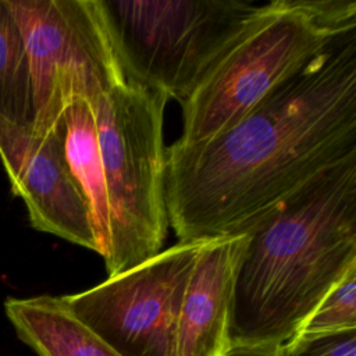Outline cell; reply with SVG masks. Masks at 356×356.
<instances>
[{
    "instance_id": "6da1fadb",
    "label": "cell",
    "mask_w": 356,
    "mask_h": 356,
    "mask_svg": "<svg viewBox=\"0 0 356 356\" xmlns=\"http://www.w3.org/2000/svg\"><path fill=\"white\" fill-rule=\"evenodd\" d=\"M356 157V29L334 39L232 127L165 147L168 225L179 241L249 231L318 174Z\"/></svg>"
},
{
    "instance_id": "7a4b0ae2",
    "label": "cell",
    "mask_w": 356,
    "mask_h": 356,
    "mask_svg": "<svg viewBox=\"0 0 356 356\" xmlns=\"http://www.w3.org/2000/svg\"><path fill=\"white\" fill-rule=\"evenodd\" d=\"M245 234L227 350L280 348L356 267V157L314 177Z\"/></svg>"
},
{
    "instance_id": "3957f363",
    "label": "cell",
    "mask_w": 356,
    "mask_h": 356,
    "mask_svg": "<svg viewBox=\"0 0 356 356\" xmlns=\"http://www.w3.org/2000/svg\"><path fill=\"white\" fill-rule=\"evenodd\" d=\"M167 102L127 78L93 100L72 102L54 128L108 277L146 261L164 245Z\"/></svg>"
},
{
    "instance_id": "277c9868",
    "label": "cell",
    "mask_w": 356,
    "mask_h": 356,
    "mask_svg": "<svg viewBox=\"0 0 356 356\" xmlns=\"http://www.w3.org/2000/svg\"><path fill=\"white\" fill-rule=\"evenodd\" d=\"M356 29L355 0H271L181 103L179 145L232 127L339 35Z\"/></svg>"
},
{
    "instance_id": "5b68a950",
    "label": "cell",
    "mask_w": 356,
    "mask_h": 356,
    "mask_svg": "<svg viewBox=\"0 0 356 356\" xmlns=\"http://www.w3.org/2000/svg\"><path fill=\"white\" fill-rule=\"evenodd\" d=\"M263 3L100 0L125 75L182 103Z\"/></svg>"
},
{
    "instance_id": "8992f818",
    "label": "cell",
    "mask_w": 356,
    "mask_h": 356,
    "mask_svg": "<svg viewBox=\"0 0 356 356\" xmlns=\"http://www.w3.org/2000/svg\"><path fill=\"white\" fill-rule=\"evenodd\" d=\"M29 64L39 134L54 131L75 100H93L127 79L100 0H6Z\"/></svg>"
},
{
    "instance_id": "52a82bcc",
    "label": "cell",
    "mask_w": 356,
    "mask_h": 356,
    "mask_svg": "<svg viewBox=\"0 0 356 356\" xmlns=\"http://www.w3.org/2000/svg\"><path fill=\"white\" fill-rule=\"evenodd\" d=\"M203 243L178 241L146 261L63 299L120 356H178L182 300Z\"/></svg>"
},
{
    "instance_id": "ba28073f",
    "label": "cell",
    "mask_w": 356,
    "mask_h": 356,
    "mask_svg": "<svg viewBox=\"0 0 356 356\" xmlns=\"http://www.w3.org/2000/svg\"><path fill=\"white\" fill-rule=\"evenodd\" d=\"M0 159L35 229L99 253L89 210L56 129L39 134L0 117Z\"/></svg>"
},
{
    "instance_id": "9c48e42d",
    "label": "cell",
    "mask_w": 356,
    "mask_h": 356,
    "mask_svg": "<svg viewBox=\"0 0 356 356\" xmlns=\"http://www.w3.org/2000/svg\"><path fill=\"white\" fill-rule=\"evenodd\" d=\"M246 234L204 241L189 277L178 323V356H222L235 266Z\"/></svg>"
},
{
    "instance_id": "30bf717a",
    "label": "cell",
    "mask_w": 356,
    "mask_h": 356,
    "mask_svg": "<svg viewBox=\"0 0 356 356\" xmlns=\"http://www.w3.org/2000/svg\"><path fill=\"white\" fill-rule=\"evenodd\" d=\"M4 310L38 356H120L70 312L63 296L7 298Z\"/></svg>"
},
{
    "instance_id": "8fae6325",
    "label": "cell",
    "mask_w": 356,
    "mask_h": 356,
    "mask_svg": "<svg viewBox=\"0 0 356 356\" xmlns=\"http://www.w3.org/2000/svg\"><path fill=\"white\" fill-rule=\"evenodd\" d=\"M0 117L29 128L35 120L25 44L6 0H0Z\"/></svg>"
},
{
    "instance_id": "7c38bea8",
    "label": "cell",
    "mask_w": 356,
    "mask_h": 356,
    "mask_svg": "<svg viewBox=\"0 0 356 356\" xmlns=\"http://www.w3.org/2000/svg\"><path fill=\"white\" fill-rule=\"evenodd\" d=\"M352 328H356V267L350 268L324 296L299 334H321Z\"/></svg>"
},
{
    "instance_id": "4fadbf2b",
    "label": "cell",
    "mask_w": 356,
    "mask_h": 356,
    "mask_svg": "<svg viewBox=\"0 0 356 356\" xmlns=\"http://www.w3.org/2000/svg\"><path fill=\"white\" fill-rule=\"evenodd\" d=\"M281 349L282 356H356V328L299 334Z\"/></svg>"
},
{
    "instance_id": "5bb4252c",
    "label": "cell",
    "mask_w": 356,
    "mask_h": 356,
    "mask_svg": "<svg viewBox=\"0 0 356 356\" xmlns=\"http://www.w3.org/2000/svg\"><path fill=\"white\" fill-rule=\"evenodd\" d=\"M222 356H282V349L268 346L254 348H232L228 349Z\"/></svg>"
}]
</instances>
